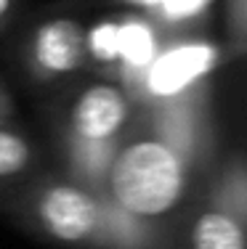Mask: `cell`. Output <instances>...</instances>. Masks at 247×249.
Listing matches in <instances>:
<instances>
[{
    "instance_id": "cell-12",
    "label": "cell",
    "mask_w": 247,
    "mask_h": 249,
    "mask_svg": "<svg viewBox=\"0 0 247 249\" xmlns=\"http://www.w3.org/2000/svg\"><path fill=\"white\" fill-rule=\"evenodd\" d=\"M11 3H14V0H0V21H3L5 16H8V11H11Z\"/></svg>"
},
{
    "instance_id": "cell-6",
    "label": "cell",
    "mask_w": 247,
    "mask_h": 249,
    "mask_svg": "<svg viewBox=\"0 0 247 249\" xmlns=\"http://www.w3.org/2000/svg\"><path fill=\"white\" fill-rule=\"evenodd\" d=\"M191 249H247V231L228 212H202L191 228Z\"/></svg>"
},
{
    "instance_id": "cell-8",
    "label": "cell",
    "mask_w": 247,
    "mask_h": 249,
    "mask_svg": "<svg viewBox=\"0 0 247 249\" xmlns=\"http://www.w3.org/2000/svg\"><path fill=\"white\" fill-rule=\"evenodd\" d=\"M120 29L114 24H101L96 27L91 35H88V48L93 51L96 58H104V61H114L122 53V37Z\"/></svg>"
},
{
    "instance_id": "cell-2",
    "label": "cell",
    "mask_w": 247,
    "mask_h": 249,
    "mask_svg": "<svg viewBox=\"0 0 247 249\" xmlns=\"http://www.w3.org/2000/svg\"><path fill=\"white\" fill-rule=\"evenodd\" d=\"M43 228L64 244H80L98 231L101 210L96 199L72 183H51L38 199Z\"/></svg>"
},
{
    "instance_id": "cell-1",
    "label": "cell",
    "mask_w": 247,
    "mask_h": 249,
    "mask_svg": "<svg viewBox=\"0 0 247 249\" xmlns=\"http://www.w3.org/2000/svg\"><path fill=\"white\" fill-rule=\"evenodd\" d=\"M186 191L181 154L162 138H136L109 164V194L125 215L154 220L168 215Z\"/></svg>"
},
{
    "instance_id": "cell-10",
    "label": "cell",
    "mask_w": 247,
    "mask_h": 249,
    "mask_svg": "<svg viewBox=\"0 0 247 249\" xmlns=\"http://www.w3.org/2000/svg\"><path fill=\"white\" fill-rule=\"evenodd\" d=\"M202 3H205V0H165V5H168L170 14H178V16L194 14V11H197Z\"/></svg>"
},
{
    "instance_id": "cell-5",
    "label": "cell",
    "mask_w": 247,
    "mask_h": 249,
    "mask_svg": "<svg viewBox=\"0 0 247 249\" xmlns=\"http://www.w3.org/2000/svg\"><path fill=\"white\" fill-rule=\"evenodd\" d=\"M215 58H218V51L210 45H181L152 61L146 82L157 96H175L205 72H210Z\"/></svg>"
},
{
    "instance_id": "cell-3",
    "label": "cell",
    "mask_w": 247,
    "mask_h": 249,
    "mask_svg": "<svg viewBox=\"0 0 247 249\" xmlns=\"http://www.w3.org/2000/svg\"><path fill=\"white\" fill-rule=\"evenodd\" d=\"M128 120V98L117 85L98 82L77 96L72 109V133L85 143H107Z\"/></svg>"
},
{
    "instance_id": "cell-7",
    "label": "cell",
    "mask_w": 247,
    "mask_h": 249,
    "mask_svg": "<svg viewBox=\"0 0 247 249\" xmlns=\"http://www.w3.org/2000/svg\"><path fill=\"white\" fill-rule=\"evenodd\" d=\"M32 162V146L19 133L0 127V178L24 173Z\"/></svg>"
},
{
    "instance_id": "cell-9",
    "label": "cell",
    "mask_w": 247,
    "mask_h": 249,
    "mask_svg": "<svg viewBox=\"0 0 247 249\" xmlns=\"http://www.w3.org/2000/svg\"><path fill=\"white\" fill-rule=\"evenodd\" d=\"M122 56L131 64H146L152 56V37L144 27H128L122 29Z\"/></svg>"
},
{
    "instance_id": "cell-4",
    "label": "cell",
    "mask_w": 247,
    "mask_h": 249,
    "mask_svg": "<svg viewBox=\"0 0 247 249\" xmlns=\"http://www.w3.org/2000/svg\"><path fill=\"white\" fill-rule=\"evenodd\" d=\"M88 53V35L75 19H51L32 35V64L48 77L77 72Z\"/></svg>"
},
{
    "instance_id": "cell-11",
    "label": "cell",
    "mask_w": 247,
    "mask_h": 249,
    "mask_svg": "<svg viewBox=\"0 0 247 249\" xmlns=\"http://www.w3.org/2000/svg\"><path fill=\"white\" fill-rule=\"evenodd\" d=\"M125 3H133V5H146V8H152V5H160L165 0H125Z\"/></svg>"
}]
</instances>
